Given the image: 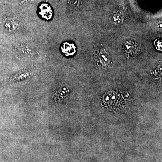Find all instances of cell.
Wrapping results in <instances>:
<instances>
[{"instance_id":"6da1fadb","label":"cell","mask_w":162,"mask_h":162,"mask_svg":"<svg viewBox=\"0 0 162 162\" xmlns=\"http://www.w3.org/2000/svg\"><path fill=\"white\" fill-rule=\"evenodd\" d=\"M39 13L41 18L45 20H50L52 18L53 11L49 4L42 3L39 7Z\"/></svg>"},{"instance_id":"7a4b0ae2","label":"cell","mask_w":162,"mask_h":162,"mask_svg":"<svg viewBox=\"0 0 162 162\" xmlns=\"http://www.w3.org/2000/svg\"><path fill=\"white\" fill-rule=\"evenodd\" d=\"M61 50L65 56H71L75 54L76 48L75 45L73 43L65 42L62 45Z\"/></svg>"},{"instance_id":"3957f363","label":"cell","mask_w":162,"mask_h":162,"mask_svg":"<svg viewBox=\"0 0 162 162\" xmlns=\"http://www.w3.org/2000/svg\"><path fill=\"white\" fill-rule=\"evenodd\" d=\"M100 59L101 61L105 65L108 64L111 61V57L110 55L105 52L102 51L100 53Z\"/></svg>"},{"instance_id":"277c9868","label":"cell","mask_w":162,"mask_h":162,"mask_svg":"<svg viewBox=\"0 0 162 162\" xmlns=\"http://www.w3.org/2000/svg\"><path fill=\"white\" fill-rule=\"evenodd\" d=\"M113 18L114 21L116 24H120L122 23V18L120 15L117 14H114Z\"/></svg>"},{"instance_id":"5b68a950","label":"cell","mask_w":162,"mask_h":162,"mask_svg":"<svg viewBox=\"0 0 162 162\" xmlns=\"http://www.w3.org/2000/svg\"><path fill=\"white\" fill-rule=\"evenodd\" d=\"M155 46L158 50H162V42L161 41L157 40L155 42Z\"/></svg>"}]
</instances>
